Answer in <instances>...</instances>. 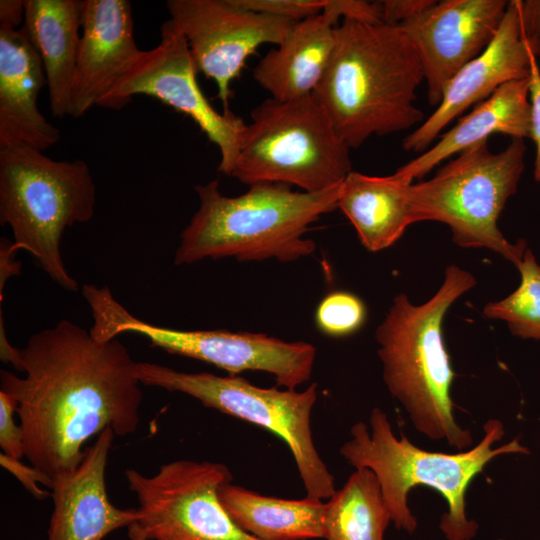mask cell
Returning <instances> with one entry per match:
<instances>
[{"label": "cell", "mask_w": 540, "mask_h": 540, "mask_svg": "<svg viewBox=\"0 0 540 540\" xmlns=\"http://www.w3.org/2000/svg\"><path fill=\"white\" fill-rule=\"evenodd\" d=\"M525 153L524 140L512 139L497 153L484 141L456 154L432 178L410 185L413 223L441 222L450 228L457 246L488 249L517 266L526 242L507 240L498 219L517 192Z\"/></svg>", "instance_id": "52a82bcc"}, {"label": "cell", "mask_w": 540, "mask_h": 540, "mask_svg": "<svg viewBox=\"0 0 540 540\" xmlns=\"http://www.w3.org/2000/svg\"><path fill=\"white\" fill-rule=\"evenodd\" d=\"M422 81L417 50L399 25L343 20L313 95L338 136L357 149L373 135L401 132L425 120L414 105Z\"/></svg>", "instance_id": "7a4b0ae2"}, {"label": "cell", "mask_w": 540, "mask_h": 540, "mask_svg": "<svg viewBox=\"0 0 540 540\" xmlns=\"http://www.w3.org/2000/svg\"><path fill=\"white\" fill-rule=\"evenodd\" d=\"M187 42L168 19L161 26L160 43L141 51L98 106L121 109L135 95H147L190 117L220 153L218 171L231 175L238 157L246 124L230 109L217 111L197 81Z\"/></svg>", "instance_id": "7c38bea8"}, {"label": "cell", "mask_w": 540, "mask_h": 540, "mask_svg": "<svg viewBox=\"0 0 540 540\" xmlns=\"http://www.w3.org/2000/svg\"><path fill=\"white\" fill-rule=\"evenodd\" d=\"M136 376L141 384L189 395L207 408L273 433L289 448L306 497L328 500L336 492L334 476L313 440L311 416L318 398L317 383L303 391L263 388L239 375L183 372L150 362H137Z\"/></svg>", "instance_id": "9c48e42d"}, {"label": "cell", "mask_w": 540, "mask_h": 540, "mask_svg": "<svg viewBox=\"0 0 540 540\" xmlns=\"http://www.w3.org/2000/svg\"><path fill=\"white\" fill-rule=\"evenodd\" d=\"M522 37L540 68V0H516Z\"/></svg>", "instance_id": "1f68e13d"}, {"label": "cell", "mask_w": 540, "mask_h": 540, "mask_svg": "<svg viewBox=\"0 0 540 540\" xmlns=\"http://www.w3.org/2000/svg\"><path fill=\"white\" fill-rule=\"evenodd\" d=\"M390 522L376 475L366 468L355 469L325 502L324 539L384 540Z\"/></svg>", "instance_id": "cb8c5ba5"}, {"label": "cell", "mask_w": 540, "mask_h": 540, "mask_svg": "<svg viewBox=\"0 0 540 540\" xmlns=\"http://www.w3.org/2000/svg\"><path fill=\"white\" fill-rule=\"evenodd\" d=\"M81 28L80 0H24L21 29L42 61L56 118L69 116Z\"/></svg>", "instance_id": "44dd1931"}, {"label": "cell", "mask_w": 540, "mask_h": 540, "mask_svg": "<svg viewBox=\"0 0 540 540\" xmlns=\"http://www.w3.org/2000/svg\"><path fill=\"white\" fill-rule=\"evenodd\" d=\"M341 184L305 192L257 183L238 196L222 194L218 180L197 185L200 205L180 235L174 264L226 257L291 262L311 255L316 243L305 234L322 215L338 209Z\"/></svg>", "instance_id": "5b68a950"}, {"label": "cell", "mask_w": 540, "mask_h": 540, "mask_svg": "<svg viewBox=\"0 0 540 540\" xmlns=\"http://www.w3.org/2000/svg\"><path fill=\"white\" fill-rule=\"evenodd\" d=\"M322 11L336 21L341 19L371 24L383 23L381 1L326 0Z\"/></svg>", "instance_id": "f1b7e54d"}, {"label": "cell", "mask_w": 540, "mask_h": 540, "mask_svg": "<svg viewBox=\"0 0 540 540\" xmlns=\"http://www.w3.org/2000/svg\"><path fill=\"white\" fill-rule=\"evenodd\" d=\"M96 189L82 160L56 161L26 144L0 148V223L59 286L78 291L61 255L66 228L92 219Z\"/></svg>", "instance_id": "8992f818"}, {"label": "cell", "mask_w": 540, "mask_h": 540, "mask_svg": "<svg viewBox=\"0 0 540 540\" xmlns=\"http://www.w3.org/2000/svg\"><path fill=\"white\" fill-rule=\"evenodd\" d=\"M367 309L355 294L334 291L318 304L315 313L317 328L331 337H345L357 332L365 323Z\"/></svg>", "instance_id": "484cf974"}, {"label": "cell", "mask_w": 540, "mask_h": 540, "mask_svg": "<svg viewBox=\"0 0 540 540\" xmlns=\"http://www.w3.org/2000/svg\"><path fill=\"white\" fill-rule=\"evenodd\" d=\"M82 295L93 319L89 330L98 341L134 333L170 354L200 360L229 373L262 371L278 387L296 390L310 380L316 348L305 341H284L264 333L227 330H179L154 325L132 315L107 286L85 284Z\"/></svg>", "instance_id": "30bf717a"}, {"label": "cell", "mask_w": 540, "mask_h": 540, "mask_svg": "<svg viewBox=\"0 0 540 540\" xmlns=\"http://www.w3.org/2000/svg\"><path fill=\"white\" fill-rule=\"evenodd\" d=\"M483 431L481 441L467 450L428 451L414 445L403 434L397 437L387 414L375 407L369 416V428L362 421L356 422L339 452L355 469L366 468L376 475L396 529L411 534L417 529L408 495L414 487L425 486L434 489L446 501L447 511L439 522L446 540H472L479 525L467 517L468 487L495 457L529 453L518 438L493 448L505 433L498 419L485 422Z\"/></svg>", "instance_id": "277c9868"}, {"label": "cell", "mask_w": 540, "mask_h": 540, "mask_svg": "<svg viewBox=\"0 0 540 540\" xmlns=\"http://www.w3.org/2000/svg\"><path fill=\"white\" fill-rule=\"evenodd\" d=\"M395 173L370 176L351 171L341 184L338 209L351 222L361 244L370 252L392 246L413 224L409 187Z\"/></svg>", "instance_id": "7402d4cb"}, {"label": "cell", "mask_w": 540, "mask_h": 540, "mask_svg": "<svg viewBox=\"0 0 540 540\" xmlns=\"http://www.w3.org/2000/svg\"><path fill=\"white\" fill-rule=\"evenodd\" d=\"M18 247L6 238H1L0 243V302L3 300V287L6 280L20 274V264L14 259Z\"/></svg>", "instance_id": "836d02e7"}, {"label": "cell", "mask_w": 540, "mask_h": 540, "mask_svg": "<svg viewBox=\"0 0 540 540\" xmlns=\"http://www.w3.org/2000/svg\"><path fill=\"white\" fill-rule=\"evenodd\" d=\"M167 9L198 72L216 83L223 110H229L231 84L248 57L261 45H279L296 23L243 8L235 0H169Z\"/></svg>", "instance_id": "4fadbf2b"}, {"label": "cell", "mask_w": 540, "mask_h": 540, "mask_svg": "<svg viewBox=\"0 0 540 540\" xmlns=\"http://www.w3.org/2000/svg\"><path fill=\"white\" fill-rule=\"evenodd\" d=\"M131 3L82 1V28L69 116L81 117L112 90L137 60Z\"/></svg>", "instance_id": "e0dca14e"}, {"label": "cell", "mask_w": 540, "mask_h": 540, "mask_svg": "<svg viewBox=\"0 0 540 540\" xmlns=\"http://www.w3.org/2000/svg\"><path fill=\"white\" fill-rule=\"evenodd\" d=\"M16 407V400L0 391V447L4 454L21 460L25 457L24 434L21 425L14 420Z\"/></svg>", "instance_id": "83f0119b"}, {"label": "cell", "mask_w": 540, "mask_h": 540, "mask_svg": "<svg viewBox=\"0 0 540 540\" xmlns=\"http://www.w3.org/2000/svg\"><path fill=\"white\" fill-rule=\"evenodd\" d=\"M0 464L13 474L35 498L44 499L51 495V493L41 489L38 485L43 484L51 488L53 480L38 468L31 464L30 466L25 465L20 459L12 458L4 453L0 454Z\"/></svg>", "instance_id": "f546056e"}, {"label": "cell", "mask_w": 540, "mask_h": 540, "mask_svg": "<svg viewBox=\"0 0 540 540\" xmlns=\"http://www.w3.org/2000/svg\"><path fill=\"white\" fill-rule=\"evenodd\" d=\"M219 499L235 525L258 540L324 539L323 500L265 496L231 482Z\"/></svg>", "instance_id": "603a6c76"}, {"label": "cell", "mask_w": 540, "mask_h": 540, "mask_svg": "<svg viewBox=\"0 0 540 540\" xmlns=\"http://www.w3.org/2000/svg\"><path fill=\"white\" fill-rule=\"evenodd\" d=\"M231 177L249 186L282 183L305 192L340 185L352 171L350 148L313 94L252 109Z\"/></svg>", "instance_id": "ba28073f"}, {"label": "cell", "mask_w": 540, "mask_h": 540, "mask_svg": "<svg viewBox=\"0 0 540 540\" xmlns=\"http://www.w3.org/2000/svg\"><path fill=\"white\" fill-rule=\"evenodd\" d=\"M114 436L112 428L102 431L74 470L53 479L47 540H104L139 518L137 509L118 508L108 497L105 472Z\"/></svg>", "instance_id": "2e32d148"}, {"label": "cell", "mask_w": 540, "mask_h": 540, "mask_svg": "<svg viewBox=\"0 0 540 540\" xmlns=\"http://www.w3.org/2000/svg\"><path fill=\"white\" fill-rule=\"evenodd\" d=\"M520 284L499 301L488 302L483 314L488 319L504 321L512 335L540 340V264L526 248L517 264Z\"/></svg>", "instance_id": "d4e9b609"}, {"label": "cell", "mask_w": 540, "mask_h": 540, "mask_svg": "<svg viewBox=\"0 0 540 540\" xmlns=\"http://www.w3.org/2000/svg\"><path fill=\"white\" fill-rule=\"evenodd\" d=\"M124 475L139 504L130 540H258L237 527L220 502L219 489L232 481L223 463L179 459L152 476L135 469Z\"/></svg>", "instance_id": "8fae6325"}, {"label": "cell", "mask_w": 540, "mask_h": 540, "mask_svg": "<svg viewBox=\"0 0 540 540\" xmlns=\"http://www.w3.org/2000/svg\"><path fill=\"white\" fill-rule=\"evenodd\" d=\"M243 8L295 22L322 12L326 0H235Z\"/></svg>", "instance_id": "4316f807"}, {"label": "cell", "mask_w": 540, "mask_h": 540, "mask_svg": "<svg viewBox=\"0 0 540 540\" xmlns=\"http://www.w3.org/2000/svg\"><path fill=\"white\" fill-rule=\"evenodd\" d=\"M337 23L323 11L296 22L257 63L254 80L279 101L313 94L333 53Z\"/></svg>", "instance_id": "ffe728a7"}, {"label": "cell", "mask_w": 540, "mask_h": 540, "mask_svg": "<svg viewBox=\"0 0 540 540\" xmlns=\"http://www.w3.org/2000/svg\"><path fill=\"white\" fill-rule=\"evenodd\" d=\"M24 21V0L0 1V27L19 29Z\"/></svg>", "instance_id": "e575fe53"}, {"label": "cell", "mask_w": 540, "mask_h": 540, "mask_svg": "<svg viewBox=\"0 0 540 540\" xmlns=\"http://www.w3.org/2000/svg\"><path fill=\"white\" fill-rule=\"evenodd\" d=\"M137 362L117 339L98 341L63 319L20 349L18 371L1 370L0 391L17 402L25 458L52 480L74 470L84 444L107 428L134 433L143 394Z\"/></svg>", "instance_id": "6da1fadb"}, {"label": "cell", "mask_w": 540, "mask_h": 540, "mask_svg": "<svg viewBox=\"0 0 540 540\" xmlns=\"http://www.w3.org/2000/svg\"><path fill=\"white\" fill-rule=\"evenodd\" d=\"M45 84L42 61L22 29L0 27V148L26 144L44 151L59 141L60 131L37 105Z\"/></svg>", "instance_id": "ac0fdd59"}, {"label": "cell", "mask_w": 540, "mask_h": 540, "mask_svg": "<svg viewBox=\"0 0 540 540\" xmlns=\"http://www.w3.org/2000/svg\"><path fill=\"white\" fill-rule=\"evenodd\" d=\"M530 125L529 78L505 83L475 105L451 129L441 133L434 145L400 166L395 174L414 183L451 156L488 141L493 134L512 139L529 138Z\"/></svg>", "instance_id": "d6986e66"}, {"label": "cell", "mask_w": 540, "mask_h": 540, "mask_svg": "<svg viewBox=\"0 0 540 540\" xmlns=\"http://www.w3.org/2000/svg\"><path fill=\"white\" fill-rule=\"evenodd\" d=\"M529 95L531 103L530 139L535 145L533 176L540 183V68L531 53Z\"/></svg>", "instance_id": "4dcf8cb0"}, {"label": "cell", "mask_w": 540, "mask_h": 540, "mask_svg": "<svg viewBox=\"0 0 540 540\" xmlns=\"http://www.w3.org/2000/svg\"><path fill=\"white\" fill-rule=\"evenodd\" d=\"M530 61L531 52L522 37L516 0H511L492 42L452 77L433 113L404 138L403 149L426 151L470 106L482 102L505 83L529 78Z\"/></svg>", "instance_id": "9a60e30c"}, {"label": "cell", "mask_w": 540, "mask_h": 540, "mask_svg": "<svg viewBox=\"0 0 540 540\" xmlns=\"http://www.w3.org/2000/svg\"><path fill=\"white\" fill-rule=\"evenodd\" d=\"M507 0H443L399 25L419 55L427 97L438 106L452 77L496 36Z\"/></svg>", "instance_id": "5bb4252c"}, {"label": "cell", "mask_w": 540, "mask_h": 540, "mask_svg": "<svg viewBox=\"0 0 540 540\" xmlns=\"http://www.w3.org/2000/svg\"><path fill=\"white\" fill-rule=\"evenodd\" d=\"M475 285L469 271L449 265L440 288L423 304L397 294L375 332L389 393L419 433L458 451L471 448L473 436L454 416L450 392L455 374L442 327L449 308Z\"/></svg>", "instance_id": "3957f363"}, {"label": "cell", "mask_w": 540, "mask_h": 540, "mask_svg": "<svg viewBox=\"0 0 540 540\" xmlns=\"http://www.w3.org/2000/svg\"><path fill=\"white\" fill-rule=\"evenodd\" d=\"M435 0H383L382 22L384 24L398 26L416 17Z\"/></svg>", "instance_id": "d6a6232c"}]
</instances>
